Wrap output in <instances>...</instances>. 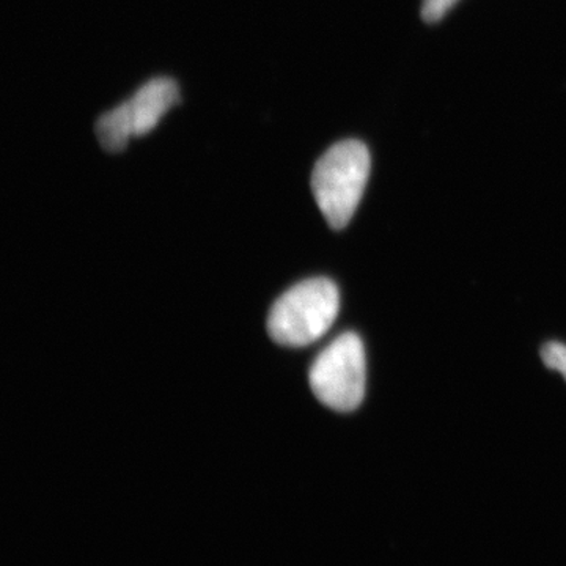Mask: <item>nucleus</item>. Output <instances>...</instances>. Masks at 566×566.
I'll use <instances>...</instances> for the list:
<instances>
[{
  "instance_id": "423d86ee",
  "label": "nucleus",
  "mask_w": 566,
  "mask_h": 566,
  "mask_svg": "<svg viewBox=\"0 0 566 566\" xmlns=\"http://www.w3.org/2000/svg\"><path fill=\"white\" fill-rule=\"evenodd\" d=\"M458 0H423L422 18L424 22H438L449 13Z\"/></svg>"
},
{
  "instance_id": "20e7f679",
  "label": "nucleus",
  "mask_w": 566,
  "mask_h": 566,
  "mask_svg": "<svg viewBox=\"0 0 566 566\" xmlns=\"http://www.w3.org/2000/svg\"><path fill=\"white\" fill-rule=\"evenodd\" d=\"M180 103V88L170 77H155L142 85L128 102L99 117L95 133L104 150H125L129 139L145 136L164 115Z\"/></svg>"
},
{
  "instance_id": "f03ea898",
  "label": "nucleus",
  "mask_w": 566,
  "mask_h": 566,
  "mask_svg": "<svg viewBox=\"0 0 566 566\" xmlns=\"http://www.w3.org/2000/svg\"><path fill=\"white\" fill-rule=\"evenodd\" d=\"M338 311L337 285L329 279H308L275 301L268 318V333L275 344L301 348L324 337Z\"/></svg>"
},
{
  "instance_id": "39448f33",
  "label": "nucleus",
  "mask_w": 566,
  "mask_h": 566,
  "mask_svg": "<svg viewBox=\"0 0 566 566\" xmlns=\"http://www.w3.org/2000/svg\"><path fill=\"white\" fill-rule=\"evenodd\" d=\"M542 357L547 368L558 371L566 379V345L549 342L543 346Z\"/></svg>"
},
{
  "instance_id": "7ed1b4c3",
  "label": "nucleus",
  "mask_w": 566,
  "mask_h": 566,
  "mask_svg": "<svg viewBox=\"0 0 566 566\" xmlns=\"http://www.w3.org/2000/svg\"><path fill=\"white\" fill-rule=\"evenodd\" d=\"M364 344L359 335L346 333L335 338L316 357L308 375L312 392L327 408L352 412L365 397Z\"/></svg>"
},
{
  "instance_id": "f257e3e1",
  "label": "nucleus",
  "mask_w": 566,
  "mask_h": 566,
  "mask_svg": "<svg viewBox=\"0 0 566 566\" xmlns=\"http://www.w3.org/2000/svg\"><path fill=\"white\" fill-rule=\"evenodd\" d=\"M370 151L363 142L348 139L333 145L312 174V192L324 219L334 230L352 221L370 177Z\"/></svg>"
}]
</instances>
